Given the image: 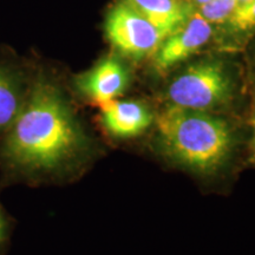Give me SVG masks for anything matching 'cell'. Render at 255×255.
Listing matches in <instances>:
<instances>
[{
	"instance_id": "cell-1",
	"label": "cell",
	"mask_w": 255,
	"mask_h": 255,
	"mask_svg": "<svg viewBox=\"0 0 255 255\" xmlns=\"http://www.w3.org/2000/svg\"><path fill=\"white\" fill-rule=\"evenodd\" d=\"M33 55L23 108L0 137V191L69 183L88 171L101 146L76 107L65 75Z\"/></svg>"
},
{
	"instance_id": "cell-2",
	"label": "cell",
	"mask_w": 255,
	"mask_h": 255,
	"mask_svg": "<svg viewBox=\"0 0 255 255\" xmlns=\"http://www.w3.org/2000/svg\"><path fill=\"white\" fill-rule=\"evenodd\" d=\"M247 133V131H246ZM238 123L212 111L168 105L156 119V143L181 168L210 176L232 163L247 136Z\"/></svg>"
},
{
	"instance_id": "cell-3",
	"label": "cell",
	"mask_w": 255,
	"mask_h": 255,
	"mask_svg": "<svg viewBox=\"0 0 255 255\" xmlns=\"http://www.w3.org/2000/svg\"><path fill=\"white\" fill-rule=\"evenodd\" d=\"M240 90V79L231 64L206 58L177 73L168 84L165 97L173 107L215 113L232 105Z\"/></svg>"
},
{
	"instance_id": "cell-4",
	"label": "cell",
	"mask_w": 255,
	"mask_h": 255,
	"mask_svg": "<svg viewBox=\"0 0 255 255\" xmlns=\"http://www.w3.org/2000/svg\"><path fill=\"white\" fill-rule=\"evenodd\" d=\"M103 31L114 50L132 60L152 57L164 39L154 25L126 0L117 1L107 12Z\"/></svg>"
},
{
	"instance_id": "cell-5",
	"label": "cell",
	"mask_w": 255,
	"mask_h": 255,
	"mask_svg": "<svg viewBox=\"0 0 255 255\" xmlns=\"http://www.w3.org/2000/svg\"><path fill=\"white\" fill-rule=\"evenodd\" d=\"M33 71L32 51L20 55L0 43V137L7 131L23 108Z\"/></svg>"
},
{
	"instance_id": "cell-6",
	"label": "cell",
	"mask_w": 255,
	"mask_h": 255,
	"mask_svg": "<svg viewBox=\"0 0 255 255\" xmlns=\"http://www.w3.org/2000/svg\"><path fill=\"white\" fill-rule=\"evenodd\" d=\"M129 79V72L122 60L116 55H107L91 68L73 75L69 88L75 100L78 98L84 103L100 107L122 96Z\"/></svg>"
},
{
	"instance_id": "cell-7",
	"label": "cell",
	"mask_w": 255,
	"mask_h": 255,
	"mask_svg": "<svg viewBox=\"0 0 255 255\" xmlns=\"http://www.w3.org/2000/svg\"><path fill=\"white\" fill-rule=\"evenodd\" d=\"M212 24L200 12L193 13L182 26L169 34L155 52L154 69L165 73L195 55L210 40Z\"/></svg>"
},
{
	"instance_id": "cell-8",
	"label": "cell",
	"mask_w": 255,
	"mask_h": 255,
	"mask_svg": "<svg viewBox=\"0 0 255 255\" xmlns=\"http://www.w3.org/2000/svg\"><path fill=\"white\" fill-rule=\"evenodd\" d=\"M154 120L150 109L137 101L116 98L100 105L98 122L104 132L114 138H130L141 135Z\"/></svg>"
},
{
	"instance_id": "cell-9",
	"label": "cell",
	"mask_w": 255,
	"mask_h": 255,
	"mask_svg": "<svg viewBox=\"0 0 255 255\" xmlns=\"http://www.w3.org/2000/svg\"><path fill=\"white\" fill-rule=\"evenodd\" d=\"M146 20L154 25L162 37L181 27L193 14L191 7L186 2L178 0H126ZM163 39V40H164Z\"/></svg>"
},
{
	"instance_id": "cell-10",
	"label": "cell",
	"mask_w": 255,
	"mask_h": 255,
	"mask_svg": "<svg viewBox=\"0 0 255 255\" xmlns=\"http://www.w3.org/2000/svg\"><path fill=\"white\" fill-rule=\"evenodd\" d=\"M222 26L229 43L237 47L247 45L255 37V0L238 5Z\"/></svg>"
},
{
	"instance_id": "cell-11",
	"label": "cell",
	"mask_w": 255,
	"mask_h": 255,
	"mask_svg": "<svg viewBox=\"0 0 255 255\" xmlns=\"http://www.w3.org/2000/svg\"><path fill=\"white\" fill-rule=\"evenodd\" d=\"M238 6V0H210L208 4L200 7V13L210 24H222Z\"/></svg>"
},
{
	"instance_id": "cell-12",
	"label": "cell",
	"mask_w": 255,
	"mask_h": 255,
	"mask_svg": "<svg viewBox=\"0 0 255 255\" xmlns=\"http://www.w3.org/2000/svg\"><path fill=\"white\" fill-rule=\"evenodd\" d=\"M1 193V191H0ZM18 221L0 200V255H7Z\"/></svg>"
},
{
	"instance_id": "cell-13",
	"label": "cell",
	"mask_w": 255,
	"mask_h": 255,
	"mask_svg": "<svg viewBox=\"0 0 255 255\" xmlns=\"http://www.w3.org/2000/svg\"><path fill=\"white\" fill-rule=\"evenodd\" d=\"M246 135V163L255 168V88L252 94Z\"/></svg>"
},
{
	"instance_id": "cell-14",
	"label": "cell",
	"mask_w": 255,
	"mask_h": 255,
	"mask_svg": "<svg viewBox=\"0 0 255 255\" xmlns=\"http://www.w3.org/2000/svg\"><path fill=\"white\" fill-rule=\"evenodd\" d=\"M250 57H251V63L252 66H253L255 71V37L253 38V41H252V45L250 46Z\"/></svg>"
},
{
	"instance_id": "cell-15",
	"label": "cell",
	"mask_w": 255,
	"mask_h": 255,
	"mask_svg": "<svg viewBox=\"0 0 255 255\" xmlns=\"http://www.w3.org/2000/svg\"><path fill=\"white\" fill-rule=\"evenodd\" d=\"M251 1V0H238V5H242V4H246V2Z\"/></svg>"
}]
</instances>
